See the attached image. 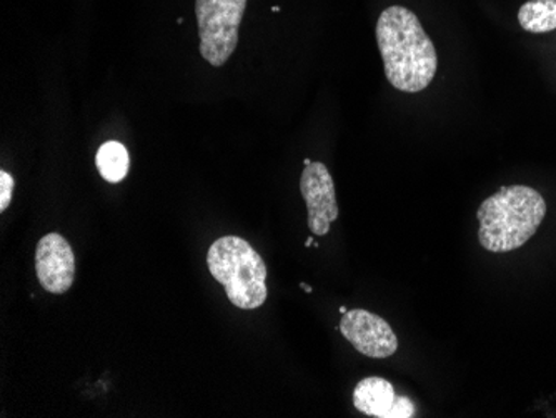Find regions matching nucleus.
<instances>
[{"mask_svg": "<svg viewBox=\"0 0 556 418\" xmlns=\"http://www.w3.org/2000/svg\"><path fill=\"white\" fill-rule=\"evenodd\" d=\"M375 36L392 87L400 92L417 93L433 83L439 55L410 9L402 5L386 9L378 17Z\"/></svg>", "mask_w": 556, "mask_h": 418, "instance_id": "1", "label": "nucleus"}, {"mask_svg": "<svg viewBox=\"0 0 556 418\" xmlns=\"http://www.w3.org/2000/svg\"><path fill=\"white\" fill-rule=\"evenodd\" d=\"M545 215V199L532 187H502L478 208L480 245L492 254L517 251L539 232Z\"/></svg>", "mask_w": 556, "mask_h": 418, "instance_id": "2", "label": "nucleus"}, {"mask_svg": "<svg viewBox=\"0 0 556 418\" xmlns=\"http://www.w3.org/2000/svg\"><path fill=\"white\" fill-rule=\"evenodd\" d=\"M207 265L237 308L255 311L267 302V267L247 240L236 236L215 240L208 249Z\"/></svg>", "mask_w": 556, "mask_h": 418, "instance_id": "3", "label": "nucleus"}, {"mask_svg": "<svg viewBox=\"0 0 556 418\" xmlns=\"http://www.w3.org/2000/svg\"><path fill=\"white\" fill-rule=\"evenodd\" d=\"M247 0H195L200 55L212 67H224L236 52Z\"/></svg>", "mask_w": 556, "mask_h": 418, "instance_id": "4", "label": "nucleus"}, {"mask_svg": "<svg viewBox=\"0 0 556 418\" xmlns=\"http://www.w3.org/2000/svg\"><path fill=\"white\" fill-rule=\"evenodd\" d=\"M300 192L307 205L308 229L314 236L324 237L339 218L336 182L321 162H312L300 176Z\"/></svg>", "mask_w": 556, "mask_h": 418, "instance_id": "5", "label": "nucleus"}, {"mask_svg": "<svg viewBox=\"0 0 556 418\" xmlns=\"http://www.w3.org/2000/svg\"><path fill=\"white\" fill-rule=\"evenodd\" d=\"M340 332L365 357L389 358L399 351V339L386 318L364 308L343 314Z\"/></svg>", "mask_w": 556, "mask_h": 418, "instance_id": "6", "label": "nucleus"}, {"mask_svg": "<svg viewBox=\"0 0 556 418\" xmlns=\"http://www.w3.org/2000/svg\"><path fill=\"white\" fill-rule=\"evenodd\" d=\"M36 273L46 292L62 295L75 279V255L61 233H47L36 249Z\"/></svg>", "mask_w": 556, "mask_h": 418, "instance_id": "7", "label": "nucleus"}, {"mask_svg": "<svg viewBox=\"0 0 556 418\" xmlns=\"http://www.w3.org/2000/svg\"><path fill=\"white\" fill-rule=\"evenodd\" d=\"M395 401V389L382 377H367L353 390V405L368 417L390 418Z\"/></svg>", "mask_w": 556, "mask_h": 418, "instance_id": "8", "label": "nucleus"}, {"mask_svg": "<svg viewBox=\"0 0 556 418\" xmlns=\"http://www.w3.org/2000/svg\"><path fill=\"white\" fill-rule=\"evenodd\" d=\"M96 165L100 176L111 183H118L127 177L130 168L129 152L121 142L109 140L100 145Z\"/></svg>", "mask_w": 556, "mask_h": 418, "instance_id": "9", "label": "nucleus"}, {"mask_svg": "<svg viewBox=\"0 0 556 418\" xmlns=\"http://www.w3.org/2000/svg\"><path fill=\"white\" fill-rule=\"evenodd\" d=\"M521 29L532 34L556 29V0H528L518 11Z\"/></svg>", "mask_w": 556, "mask_h": 418, "instance_id": "10", "label": "nucleus"}, {"mask_svg": "<svg viewBox=\"0 0 556 418\" xmlns=\"http://www.w3.org/2000/svg\"><path fill=\"white\" fill-rule=\"evenodd\" d=\"M12 193H14V179L11 174L0 172V212L8 211L12 202Z\"/></svg>", "mask_w": 556, "mask_h": 418, "instance_id": "11", "label": "nucleus"}, {"mask_svg": "<svg viewBox=\"0 0 556 418\" xmlns=\"http://www.w3.org/2000/svg\"><path fill=\"white\" fill-rule=\"evenodd\" d=\"M415 415L414 404L407 397L396 395L395 405L390 411V418H412Z\"/></svg>", "mask_w": 556, "mask_h": 418, "instance_id": "12", "label": "nucleus"}, {"mask_svg": "<svg viewBox=\"0 0 556 418\" xmlns=\"http://www.w3.org/2000/svg\"><path fill=\"white\" fill-rule=\"evenodd\" d=\"M300 289H303L305 290V292L307 293H312V287L311 286H307V283H300Z\"/></svg>", "mask_w": 556, "mask_h": 418, "instance_id": "13", "label": "nucleus"}, {"mask_svg": "<svg viewBox=\"0 0 556 418\" xmlns=\"http://www.w3.org/2000/svg\"><path fill=\"white\" fill-rule=\"evenodd\" d=\"M312 245H314V237H308L305 248H312Z\"/></svg>", "mask_w": 556, "mask_h": 418, "instance_id": "14", "label": "nucleus"}, {"mask_svg": "<svg viewBox=\"0 0 556 418\" xmlns=\"http://www.w3.org/2000/svg\"><path fill=\"white\" fill-rule=\"evenodd\" d=\"M303 164H305V167H307V165H311L312 164L311 159H305V161H303Z\"/></svg>", "mask_w": 556, "mask_h": 418, "instance_id": "15", "label": "nucleus"}, {"mask_svg": "<svg viewBox=\"0 0 556 418\" xmlns=\"http://www.w3.org/2000/svg\"><path fill=\"white\" fill-rule=\"evenodd\" d=\"M346 312H349V311H346V307H340V314L343 315V314H346Z\"/></svg>", "mask_w": 556, "mask_h": 418, "instance_id": "16", "label": "nucleus"}]
</instances>
